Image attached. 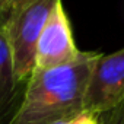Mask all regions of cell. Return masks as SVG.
I'll list each match as a JSON object with an SVG mask.
<instances>
[{
	"instance_id": "1",
	"label": "cell",
	"mask_w": 124,
	"mask_h": 124,
	"mask_svg": "<svg viewBox=\"0 0 124 124\" xmlns=\"http://www.w3.org/2000/svg\"><path fill=\"white\" fill-rule=\"evenodd\" d=\"M101 57L102 53L82 51L70 64L34 69L10 124H58L83 112L89 79Z\"/></svg>"
},
{
	"instance_id": "2",
	"label": "cell",
	"mask_w": 124,
	"mask_h": 124,
	"mask_svg": "<svg viewBox=\"0 0 124 124\" xmlns=\"http://www.w3.org/2000/svg\"><path fill=\"white\" fill-rule=\"evenodd\" d=\"M60 0H34L13 13L5 26L18 79L28 83L35 69V54L39 35Z\"/></svg>"
},
{
	"instance_id": "3",
	"label": "cell",
	"mask_w": 124,
	"mask_h": 124,
	"mask_svg": "<svg viewBox=\"0 0 124 124\" xmlns=\"http://www.w3.org/2000/svg\"><path fill=\"white\" fill-rule=\"evenodd\" d=\"M124 101V48L96 61L85 95V111L102 114Z\"/></svg>"
},
{
	"instance_id": "4",
	"label": "cell",
	"mask_w": 124,
	"mask_h": 124,
	"mask_svg": "<svg viewBox=\"0 0 124 124\" xmlns=\"http://www.w3.org/2000/svg\"><path fill=\"white\" fill-rule=\"evenodd\" d=\"M78 50L69 16L63 8V2L53 9L37 44L35 69H53L73 63L80 57Z\"/></svg>"
},
{
	"instance_id": "5",
	"label": "cell",
	"mask_w": 124,
	"mask_h": 124,
	"mask_svg": "<svg viewBox=\"0 0 124 124\" xmlns=\"http://www.w3.org/2000/svg\"><path fill=\"white\" fill-rule=\"evenodd\" d=\"M28 83H22L13 67V58L5 29H0V124H10L23 101Z\"/></svg>"
},
{
	"instance_id": "6",
	"label": "cell",
	"mask_w": 124,
	"mask_h": 124,
	"mask_svg": "<svg viewBox=\"0 0 124 124\" xmlns=\"http://www.w3.org/2000/svg\"><path fill=\"white\" fill-rule=\"evenodd\" d=\"M98 124H124V101L115 108L99 114Z\"/></svg>"
},
{
	"instance_id": "7",
	"label": "cell",
	"mask_w": 124,
	"mask_h": 124,
	"mask_svg": "<svg viewBox=\"0 0 124 124\" xmlns=\"http://www.w3.org/2000/svg\"><path fill=\"white\" fill-rule=\"evenodd\" d=\"M98 121H99V115L83 111L79 115H76V117H73V118H70L67 121L58 123V124H98Z\"/></svg>"
},
{
	"instance_id": "8",
	"label": "cell",
	"mask_w": 124,
	"mask_h": 124,
	"mask_svg": "<svg viewBox=\"0 0 124 124\" xmlns=\"http://www.w3.org/2000/svg\"><path fill=\"white\" fill-rule=\"evenodd\" d=\"M10 19V9L8 0H0V29H5Z\"/></svg>"
},
{
	"instance_id": "9",
	"label": "cell",
	"mask_w": 124,
	"mask_h": 124,
	"mask_svg": "<svg viewBox=\"0 0 124 124\" xmlns=\"http://www.w3.org/2000/svg\"><path fill=\"white\" fill-rule=\"evenodd\" d=\"M9 2V9H10V16L13 13H16L18 10H21L23 6H26L28 3L34 2V0H8Z\"/></svg>"
}]
</instances>
